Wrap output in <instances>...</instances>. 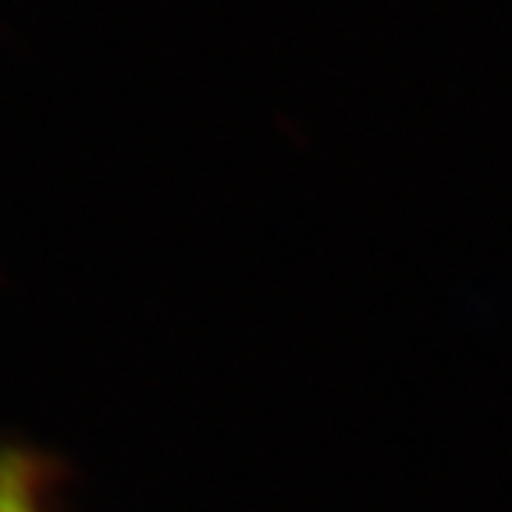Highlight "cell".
Wrapping results in <instances>:
<instances>
[{
    "label": "cell",
    "instance_id": "obj_1",
    "mask_svg": "<svg viewBox=\"0 0 512 512\" xmlns=\"http://www.w3.org/2000/svg\"><path fill=\"white\" fill-rule=\"evenodd\" d=\"M0 512H43L36 466L18 452H0Z\"/></svg>",
    "mask_w": 512,
    "mask_h": 512
}]
</instances>
